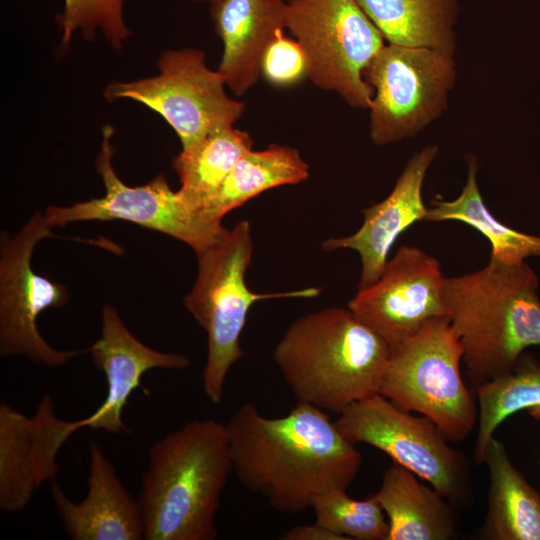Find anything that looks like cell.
<instances>
[{
  "mask_svg": "<svg viewBox=\"0 0 540 540\" xmlns=\"http://www.w3.org/2000/svg\"><path fill=\"white\" fill-rule=\"evenodd\" d=\"M225 425L233 473L282 513H303L321 493L347 489L362 464L356 445L328 414L303 401L277 418L246 402Z\"/></svg>",
  "mask_w": 540,
  "mask_h": 540,
  "instance_id": "6da1fadb",
  "label": "cell"
},
{
  "mask_svg": "<svg viewBox=\"0 0 540 540\" xmlns=\"http://www.w3.org/2000/svg\"><path fill=\"white\" fill-rule=\"evenodd\" d=\"M233 472L226 425L195 420L156 441L137 500L146 540H214L221 493Z\"/></svg>",
  "mask_w": 540,
  "mask_h": 540,
  "instance_id": "7a4b0ae2",
  "label": "cell"
},
{
  "mask_svg": "<svg viewBox=\"0 0 540 540\" xmlns=\"http://www.w3.org/2000/svg\"><path fill=\"white\" fill-rule=\"evenodd\" d=\"M538 287L536 273L525 262L490 259L480 270L445 277L447 316L476 388L511 372L526 348L540 345Z\"/></svg>",
  "mask_w": 540,
  "mask_h": 540,
  "instance_id": "3957f363",
  "label": "cell"
},
{
  "mask_svg": "<svg viewBox=\"0 0 540 540\" xmlns=\"http://www.w3.org/2000/svg\"><path fill=\"white\" fill-rule=\"evenodd\" d=\"M390 351L349 308L331 307L296 319L273 358L298 401L340 414L379 393Z\"/></svg>",
  "mask_w": 540,
  "mask_h": 540,
  "instance_id": "277c9868",
  "label": "cell"
},
{
  "mask_svg": "<svg viewBox=\"0 0 540 540\" xmlns=\"http://www.w3.org/2000/svg\"><path fill=\"white\" fill-rule=\"evenodd\" d=\"M252 251L250 224L242 220L220 242L196 254L197 277L184 298L186 309L207 332L203 390L214 404L222 402L227 374L244 356L240 335L250 307L263 299L312 298L321 291L309 287L280 293L252 292L245 282Z\"/></svg>",
  "mask_w": 540,
  "mask_h": 540,
  "instance_id": "5b68a950",
  "label": "cell"
},
{
  "mask_svg": "<svg viewBox=\"0 0 540 540\" xmlns=\"http://www.w3.org/2000/svg\"><path fill=\"white\" fill-rule=\"evenodd\" d=\"M463 347L448 316L428 320L391 349L379 394L433 421L451 442L468 437L478 409L460 371Z\"/></svg>",
  "mask_w": 540,
  "mask_h": 540,
  "instance_id": "8992f818",
  "label": "cell"
},
{
  "mask_svg": "<svg viewBox=\"0 0 540 540\" xmlns=\"http://www.w3.org/2000/svg\"><path fill=\"white\" fill-rule=\"evenodd\" d=\"M286 28L301 45L315 86L370 109L373 89L363 73L385 44L355 0H288Z\"/></svg>",
  "mask_w": 540,
  "mask_h": 540,
  "instance_id": "52a82bcc",
  "label": "cell"
},
{
  "mask_svg": "<svg viewBox=\"0 0 540 540\" xmlns=\"http://www.w3.org/2000/svg\"><path fill=\"white\" fill-rule=\"evenodd\" d=\"M334 421L353 444L363 443L387 454L427 481L453 505L470 501L469 465L429 418L414 416L379 393L350 405Z\"/></svg>",
  "mask_w": 540,
  "mask_h": 540,
  "instance_id": "ba28073f",
  "label": "cell"
},
{
  "mask_svg": "<svg viewBox=\"0 0 540 540\" xmlns=\"http://www.w3.org/2000/svg\"><path fill=\"white\" fill-rule=\"evenodd\" d=\"M454 55L424 47L384 45L365 69L373 89L370 138L388 145L416 136L448 107Z\"/></svg>",
  "mask_w": 540,
  "mask_h": 540,
  "instance_id": "9c48e42d",
  "label": "cell"
},
{
  "mask_svg": "<svg viewBox=\"0 0 540 540\" xmlns=\"http://www.w3.org/2000/svg\"><path fill=\"white\" fill-rule=\"evenodd\" d=\"M113 128L102 129V143L96 158L97 172L105 195L70 206H49L44 213L50 227L78 221L124 220L161 232L190 246L195 254L217 244L228 233L222 222L208 219L180 193L172 191L163 173L140 186H128L112 166L115 148Z\"/></svg>",
  "mask_w": 540,
  "mask_h": 540,
  "instance_id": "30bf717a",
  "label": "cell"
},
{
  "mask_svg": "<svg viewBox=\"0 0 540 540\" xmlns=\"http://www.w3.org/2000/svg\"><path fill=\"white\" fill-rule=\"evenodd\" d=\"M159 74L131 82H113L103 96L109 102L131 99L160 114L176 132L182 150L216 129L233 126L246 104L225 92V81L209 69L205 52L167 50L157 60Z\"/></svg>",
  "mask_w": 540,
  "mask_h": 540,
  "instance_id": "8fae6325",
  "label": "cell"
},
{
  "mask_svg": "<svg viewBox=\"0 0 540 540\" xmlns=\"http://www.w3.org/2000/svg\"><path fill=\"white\" fill-rule=\"evenodd\" d=\"M44 214L35 213L13 236L0 239V355H22L29 360L57 367L85 350L61 351L41 335L37 318L47 308L63 307L69 294L65 285L37 274L31 266L36 244L51 233Z\"/></svg>",
  "mask_w": 540,
  "mask_h": 540,
  "instance_id": "7c38bea8",
  "label": "cell"
},
{
  "mask_svg": "<svg viewBox=\"0 0 540 540\" xmlns=\"http://www.w3.org/2000/svg\"><path fill=\"white\" fill-rule=\"evenodd\" d=\"M439 261L404 245L372 285L358 289L348 308L394 349L428 320L447 316Z\"/></svg>",
  "mask_w": 540,
  "mask_h": 540,
  "instance_id": "4fadbf2b",
  "label": "cell"
},
{
  "mask_svg": "<svg viewBox=\"0 0 540 540\" xmlns=\"http://www.w3.org/2000/svg\"><path fill=\"white\" fill-rule=\"evenodd\" d=\"M76 432L72 421L55 414L46 394L33 417L7 403L0 405V508L6 513L23 510L34 492L59 472L56 457Z\"/></svg>",
  "mask_w": 540,
  "mask_h": 540,
  "instance_id": "5bb4252c",
  "label": "cell"
},
{
  "mask_svg": "<svg viewBox=\"0 0 540 540\" xmlns=\"http://www.w3.org/2000/svg\"><path fill=\"white\" fill-rule=\"evenodd\" d=\"M94 365L105 374L107 394L90 416L72 421L77 431L88 427L107 433L128 432L122 411L131 393L141 386V377L151 369H186L190 360L178 353L155 350L138 340L111 305L102 309L100 338L88 348Z\"/></svg>",
  "mask_w": 540,
  "mask_h": 540,
  "instance_id": "9a60e30c",
  "label": "cell"
},
{
  "mask_svg": "<svg viewBox=\"0 0 540 540\" xmlns=\"http://www.w3.org/2000/svg\"><path fill=\"white\" fill-rule=\"evenodd\" d=\"M439 152L437 145H426L407 162L392 192L381 202L366 208L362 226L352 235L330 238L324 251L348 248L357 251L362 269L358 289L372 285L380 277L391 247L408 227L424 220L428 208L422 197L425 176Z\"/></svg>",
  "mask_w": 540,
  "mask_h": 540,
  "instance_id": "2e32d148",
  "label": "cell"
},
{
  "mask_svg": "<svg viewBox=\"0 0 540 540\" xmlns=\"http://www.w3.org/2000/svg\"><path fill=\"white\" fill-rule=\"evenodd\" d=\"M51 496L64 529L73 540L144 539L138 500L123 486L99 444L89 445L88 493L73 502L60 485L51 483Z\"/></svg>",
  "mask_w": 540,
  "mask_h": 540,
  "instance_id": "e0dca14e",
  "label": "cell"
},
{
  "mask_svg": "<svg viewBox=\"0 0 540 540\" xmlns=\"http://www.w3.org/2000/svg\"><path fill=\"white\" fill-rule=\"evenodd\" d=\"M209 12L224 47L217 71L242 96L257 84L267 48L286 28L287 2L220 0L211 3Z\"/></svg>",
  "mask_w": 540,
  "mask_h": 540,
  "instance_id": "ac0fdd59",
  "label": "cell"
},
{
  "mask_svg": "<svg viewBox=\"0 0 540 540\" xmlns=\"http://www.w3.org/2000/svg\"><path fill=\"white\" fill-rule=\"evenodd\" d=\"M409 469L393 462L371 494L385 513L387 540H449L457 531L454 506Z\"/></svg>",
  "mask_w": 540,
  "mask_h": 540,
  "instance_id": "d6986e66",
  "label": "cell"
},
{
  "mask_svg": "<svg viewBox=\"0 0 540 540\" xmlns=\"http://www.w3.org/2000/svg\"><path fill=\"white\" fill-rule=\"evenodd\" d=\"M483 464L490 484L482 538L540 540V494L514 467L504 443L492 437Z\"/></svg>",
  "mask_w": 540,
  "mask_h": 540,
  "instance_id": "ffe728a7",
  "label": "cell"
},
{
  "mask_svg": "<svg viewBox=\"0 0 540 540\" xmlns=\"http://www.w3.org/2000/svg\"><path fill=\"white\" fill-rule=\"evenodd\" d=\"M389 44L454 55L458 0H355Z\"/></svg>",
  "mask_w": 540,
  "mask_h": 540,
  "instance_id": "44dd1931",
  "label": "cell"
},
{
  "mask_svg": "<svg viewBox=\"0 0 540 540\" xmlns=\"http://www.w3.org/2000/svg\"><path fill=\"white\" fill-rule=\"evenodd\" d=\"M309 167L297 149L273 144L246 152L204 206V215L217 222L231 210L264 191L307 179Z\"/></svg>",
  "mask_w": 540,
  "mask_h": 540,
  "instance_id": "7402d4cb",
  "label": "cell"
},
{
  "mask_svg": "<svg viewBox=\"0 0 540 540\" xmlns=\"http://www.w3.org/2000/svg\"><path fill=\"white\" fill-rule=\"evenodd\" d=\"M468 175L460 195L454 200L435 199L425 221H459L482 235L491 244V260L520 264L528 257H540V237L515 230L497 220L485 205L477 184V161L468 156Z\"/></svg>",
  "mask_w": 540,
  "mask_h": 540,
  "instance_id": "603a6c76",
  "label": "cell"
},
{
  "mask_svg": "<svg viewBox=\"0 0 540 540\" xmlns=\"http://www.w3.org/2000/svg\"><path fill=\"white\" fill-rule=\"evenodd\" d=\"M253 144L246 131L225 126L209 133L190 149L181 150L172 159V168L181 183L180 193L202 212L238 160L252 150Z\"/></svg>",
  "mask_w": 540,
  "mask_h": 540,
  "instance_id": "cb8c5ba5",
  "label": "cell"
},
{
  "mask_svg": "<svg viewBox=\"0 0 540 540\" xmlns=\"http://www.w3.org/2000/svg\"><path fill=\"white\" fill-rule=\"evenodd\" d=\"M476 389L479 408L474 459L482 465L488 442L506 418L525 409L540 411V363L520 356L511 372Z\"/></svg>",
  "mask_w": 540,
  "mask_h": 540,
  "instance_id": "d4e9b609",
  "label": "cell"
},
{
  "mask_svg": "<svg viewBox=\"0 0 540 540\" xmlns=\"http://www.w3.org/2000/svg\"><path fill=\"white\" fill-rule=\"evenodd\" d=\"M346 490L330 489L314 498L315 522L344 540H387L388 520L375 499L355 500Z\"/></svg>",
  "mask_w": 540,
  "mask_h": 540,
  "instance_id": "484cf974",
  "label": "cell"
},
{
  "mask_svg": "<svg viewBox=\"0 0 540 540\" xmlns=\"http://www.w3.org/2000/svg\"><path fill=\"white\" fill-rule=\"evenodd\" d=\"M64 10L56 15L62 31L61 47L70 44L73 33L81 30L84 39L92 41L97 28L117 51L132 34L123 19L124 0H64Z\"/></svg>",
  "mask_w": 540,
  "mask_h": 540,
  "instance_id": "4316f807",
  "label": "cell"
},
{
  "mask_svg": "<svg viewBox=\"0 0 540 540\" xmlns=\"http://www.w3.org/2000/svg\"><path fill=\"white\" fill-rule=\"evenodd\" d=\"M261 75L278 87L295 85L307 76L306 56L299 42L279 31L263 56Z\"/></svg>",
  "mask_w": 540,
  "mask_h": 540,
  "instance_id": "83f0119b",
  "label": "cell"
},
{
  "mask_svg": "<svg viewBox=\"0 0 540 540\" xmlns=\"http://www.w3.org/2000/svg\"><path fill=\"white\" fill-rule=\"evenodd\" d=\"M281 540H344L343 537L314 522L310 525L295 526L285 531Z\"/></svg>",
  "mask_w": 540,
  "mask_h": 540,
  "instance_id": "f1b7e54d",
  "label": "cell"
},
{
  "mask_svg": "<svg viewBox=\"0 0 540 540\" xmlns=\"http://www.w3.org/2000/svg\"><path fill=\"white\" fill-rule=\"evenodd\" d=\"M192 1H207V2H210V3H214V2H217V1H220V0H192Z\"/></svg>",
  "mask_w": 540,
  "mask_h": 540,
  "instance_id": "f546056e",
  "label": "cell"
},
{
  "mask_svg": "<svg viewBox=\"0 0 540 540\" xmlns=\"http://www.w3.org/2000/svg\"><path fill=\"white\" fill-rule=\"evenodd\" d=\"M539 465H540V459H539Z\"/></svg>",
  "mask_w": 540,
  "mask_h": 540,
  "instance_id": "4dcf8cb0",
  "label": "cell"
}]
</instances>
